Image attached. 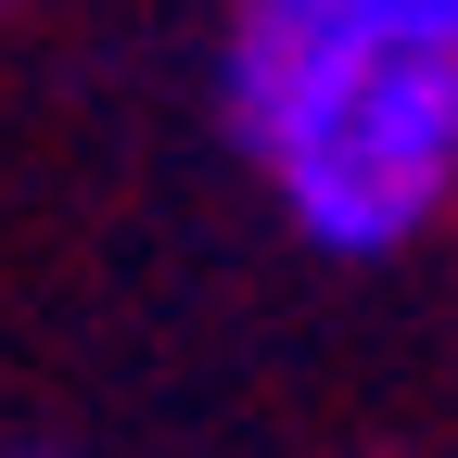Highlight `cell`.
<instances>
[{
    "label": "cell",
    "instance_id": "3957f363",
    "mask_svg": "<svg viewBox=\"0 0 458 458\" xmlns=\"http://www.w3.org/2000/svg\"><path fill=\"white\" fill-rule=\"evenodd\" d=\"M0 458H77V445H0Z\"/></svg>",
    "mask_w": 458,
    "mask_h": 458
},
{
    "label": "cell",
    "instance_id": "7a4b0ae2",
    "mask_svg": "<svg viewBox=\"0 0 458 458\" xmlns=\"http://www.w3.org/2000/svg\"><path fill=\"white\" fill-rule=\"evenodd\" d=\"M293 26H331V38H382V51H458V0H267Z\"/></svg>",
    "mask_w": 458,
    "mask_h": 458
},
{
    "label": "cell",
    "instance_id": "6da1fadb",
    "mask_svg": "<svg viewBox=\"0 0 458 458\" xmlns=\"http://www.w3.org/2000/svg\"><path fill=\"white\" fill-rule=\"evenodd\" d=\"M216 102L267 204L344 267L408 255L458 216V51H382L242 0Z\"/></svg>",
    "mask_w": 458,
    "mask_h": 458
}]
</instances>
